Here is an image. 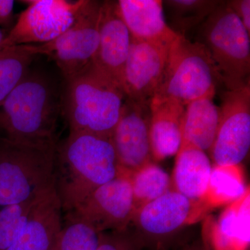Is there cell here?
Masks as SVG:
<instances>
[{
	"instance_id": "1",
	"label": "cell",
	"mask_w": 250,
	"mask_h": 250,
	"mask_svg": "<svg viewBox=\"0 0 250 250\" xmlns=\"http://www.w3.org/2000/svg\"><path fill=\"white\" fill-rule=\"evenodd\" d=\"M120 174L111 138L70 132L63 142L57 145L54 188L66 214Z\"/></svg>"
},
{
	"instance_id": "2",
	"label": "cell",
	"mask_w": 250,
	"mask_h": 250,
	"mask_svg": "<svg viewBox=\"0 0 250 250\" xmlns=\"http://www.w3.org/2000/svg\"><path fill=\"white\" fill-rule=\"evenodd\" d=\"M61 104L45 76L28 72L0 104V139L24 144L57 143Z\"/></svg>"
},
{
	"instance_id": "3",
	"label": "cell",
	"mask_w": 250,
	"mask_h": 250,
	"mask_svg": "<svg viewBox=\"0 0 250 250\" xmlns=\"http://www.w3.org/2000/svg\"><path fill=\"white\" fill-rule=\"evenodd\" d=\"M126 96L121 85L93 65L66 81L62 108L70 132L111 138Z\"/></svg>"
},
{
	"instance_id": "4",
	"label": "cell",
	"mask_w": 250,
	"mask_h": 250,
	"mask_svg": "<svg viewBox=\"0 0 250 250\" xmlns=\"http://www.w3.org/2000/svg\"><path fill=\"white\" fill-rule=\"evenodd\" d=\"M57 145L0 139V207L27 201L54 187Z\"/></svg>"
},
{
	"instance_id": "5",
	"label": "cell",
	"mask_w": 250,
	"mask_h": 250,
	"mask_svg": "<svg viewBox=\"0 0 250 250\" xmlns=\"http://www.w3.org/2000/svg\"><path fill=\"white\" fill-rule=\"evenodd\" d=\"M221 82L205 45L179 35L169 47L162 80L153 99L170 100L183 106L214 98Z\"/></svg>"
},
{
	"instance_id": "6",
	"label": "cell",
	"mask_w": 250,
	"mask_h": 250,
	"mask_svg": "<svg viewBox=\"0 0 250 250\" xmlns=\"http://www.w3.org/2000/svg\"><path fill=\"white\" fill-rule=\"evenodd\" d=\"M228 90L250 84V34L227 1L202 23L201 41Z\"/></svg>"
},
{
	"instance_id": "7",
	"label": "cell",
	"mask_w": 250,
	"mask_h": 250,
	"mask_svg": "<svg viewBox=\"0 0 250 250\" xmlns=\"http://www.w3.org/2000/svg\"><path fill=\"white\" fill-rule=\"evenodd\" d=\"M101 5V1L84 0L76 21L66 31L47 43L25 45L28 51L55 62L66 81L84 71L98 49Z\"/></svg>"
},
{
	"instance_id": "8",
	"label": "cell",
	"mask_w": 250,
	"mask_h": 250,
	"mask_svg": "<svg viewBox=\"0 0 250 250\" xmlns=\"http://www.w3.org/2000/svg\"><path fill=\"white\" fill-rule=\"evenodd\" d=\"M208 208L172 189L136 212L128 228L146 250H166L184 226Z\"/></svg>"
},
{
	"instance_id": "9",
	"label": "cell",
	"mask_w": 250,
	"mask_h": 250,
	"mask_svg": "<svg viewBox=\"0 0 250 250\" xmlns=\"http://www.w3.org/2000/svg\"><path fill=\"white\" fill-rule=\"evenodd\" d=\"M18 17L0 44V49L47 43L57 39L76 21L84 0H34Z\"/></svg>"
},
{
	"instance_id": "10",
	"label": "cell",
	"mask_w": 250,
	"mask_h": 250,
	"mask_svg": "<svg viewBox=\"0 0 250 250\" xmlns=\"http://www.w3.org/2000/svg\"><path fill=\"white\" fill-rule=\"evenodd\" d=\"M220 109L218 133L210 149L213 165H240L250 148V84L224 93Z\"/></svg>"
},
{
	"instance_id": "11",
	"label": "cell",
	"mask_w": 250,
	"mask_h": 250,
	"mask_svg": "<svg viewBox=\"0 0 250 250\" xmlns=\"http://www.w3.org/2000/svg\"><path fill=\"white\" fill-rule=\"evenodd\" d=\"M134 213L131 179L129 176L120 174L94 190L80 207L66 216L82 220L102 233L126 229Z\"/></svg>"
},
{
	"instance_id": "12",
	"label": "cell",
	"mask_w": 250,
	"mask_h": 250,
	"mask_svg": "<svg viewBox=\"0 0 250 250\" xmlns=\"http://www.w3.org/2000/svg\"><path fill=\"white\" fill-rule=\"evenodd\" d=\"M150 122V104L126 98L111 136L120 173L131 177L152 162Z\"/></svg>"
},
{
	"instance_id": "13",
	"label": "cell",
	"mask_w": 250,
	"mask_h": 250,
	"mask_svg": "<svg viewBox=\"0 0 250 250\" xmlns=\"http://www.w3.org/2000/svg\"><path fill=\"white\" fill-rule=\"evenodd\" d=\"M170 46L132 39L122 77L126 98L150 104L162 80Z\"/></svg>"
},
{
	"instance_id": "14",
	"label": "cell",
	"mask_w": 250,
	"mask_h": 250,
	"mask_svg": "<svg viewBox=\"0 0 250 250\" xmlns=\"http://www.w3.org/2000/svg\"><path fill=\"white\" fill-rule=\"evenodd\" d=\"M131 36L117 9L116 1L102 2L99 20V42L92 65L121 85Z\"/></svg>"
},
{
	"instance_id": "15",
	"label": "cell",
	"mask_w": 250,
	"mask_h": 250,
	"mask_svg": "<svg viewBox=\"0 0 250 250\" xmlns=\"http://www.w3.org/2000/svg\"><path fill=\"white\" fill-rule=\"evenodd\" d=\"M62 210L54 187L31 210L27 225L6 250H51L62 226Z\"/></svg>"
},
{
	"instance_id": "16",
	"label": "cell",
	"mask_w": 250,
	"mask_h": 250,
	"mask_svg": "<svg viewBox=\"0 0 250 250\" xmlns=\"http://www.w3.org/2000/svg\"><path fill=\"white\" fill-rule=\"evenodd\" d=\"M116 5L135 40L170 45L179 36L166 22L161 0H119Z\"/></svg>"
},
{
	"instance_id": "17",
	"label": "cell",
	"mask_w": 250,
	"mask_h": 250,
	"mask_svg": "<svg viewBox=\"0 0 250 250\" xmlns=\"http://www.w3.org/2000/svg\"><path fill=\"white\" fill-rule=\"evenodd\" d=\"M185 109L173 100L152 99L149 138L153 161H164L178 153Z\"/></svg>"
},
{
	"instance_id": "18",
	"label": "cell",
	"mask_w": 250,
	"mask_h": 250,
	"mask_svg": "<svg viewBox=\"0 0 250 250\" xmlns=\"http://www.w3.org/2000/svg\"><path fill=\"white\" fill-rule=\"evenodd\" d=\"M212 167L207 153L195 147H181L174 164L172 189L189 200L205 204Z\"/></svg>"
},
{
	"instance_id": "19",
	"label": "cell",
	"mask_w": 250,
	"mask_h": 250,
	"mask_svg": "<svg viewBox=\"0 0 250 250\" xmlns=\"http://www.w3.org/2000/svg\"><path fill=\"white\" fill-rule=\"evenodd\" d=\"M220 109L213 98L195 100L186 106L182 143L207 152L211 149L220 123Z\"/></svg>"
},
{
	"instance_id": "20",
	"label": "cell",
	"mask_w": 250,
	"mask_h": 250,
	"mask_svg": "<svg viewBox=\"0 0 250 250\" xmlns=\"http://www.w3.org/2000/svg\"><path fill=\"white\" fill-rule=\"evenodd\" d=\"M215 250H246L250 243L249 189L229 205L213 229Z\"/></svg>"
},
{
	"instance_id": "21",
	"label": "cell",
	"mask_w": 250,
	"mask_h": 250,
	"mask_svg": "<svg viewBox=\"0 0 250 250\" xmlns=\"http://www.w3.org/2000/svg\"><path fill=\"white\" fill-rule=\"evenodd\" d=\"M134 213L172 189V179L164 169L151 162L131 174Z\"/></svg>"
},
{
	"instance_id": "22",
	"label": "cell",
	"mask_w": 250,
	"mask_h": 250,
	"mask_svg": "<svg viewBox=\"0 0 250 250\" xmlns=\"http://www.w3.org/2000/svg\"><path fill=\"white\" fill-rule=\"evenodd\" d=\"M248 190L240 165L213 166L205 202L208 208L231 204Z\"/></svg>"
},
{
	"instance_id": "23",
	"label": "cell",
	"mask_w": 250,
	"mask_h": 250,
	"mask_svg": "<svg viewBox=\"0 0 250 250\" xmlns=\"http://www.w3.org/2000/svg\"><path fill=\"white\" fill-rule=\"evenodd\" d=\"M223 1L218 0H166L163 5L170 18L169 26L179 35L185 36L202 24Z\"/></svg>"
},
{
	"instance_id": "24",
	"label": "cell",
	"mask_w": 250,
	"mask_h": 250,
	"mask_svg": "<svg viewBox=\"0 0 250 250\" xmlns=\"http://www.w3.org/2000/svg\"><path fill=\"white\" fill-rule=\"evenodd\" d=\"M35 57L25 45L0 49V104L25 77Z\"/></svg>"
},
{
	"instance_id": "25",
	"label": "cell",
	"mask_w": 250,
	"mask_h": 250,
	"mask_svg": "<svg viewBox=\"0 0 250 250\" xmlns=\"http://www.w3.org/2000/svg\"><path fill=\"white\" fill-rule=\"evenodd\" d=\"M51 250H96L100 233L82 220L66 216Z\"/></svg>"
},
{
	"instance_id": "26",
	"label": "cell",
	"mask_w": 250,
	"mask_h": 250,
	"mask_svg": "<svg viewBox=\"0 0 250 250\" xmlns=\"http://www.w3.org/2000/svg\"><path fill=\"white\" fill-rule=\"evenodd\" d=\"M43 193L27 201L0 207V250H7L19 236L33 207Z\"/></svg>"
},
{
	"instance_id": "27",
	"label": "cell",
	"mask_w": 250,
	"mask_h": 250,
	"mask_svg": "<svg viewBox=\"0 0 250 250\" xmlns=\"http://www.w3.org/2000/svg\"><path fill=\"white\" fill-rule=\"evenodd\" d=\"M96 250H146L129 228L100 233Z\"/></svg>"
},
{
	"instance_id": "28",
	"label": "cell",
	"mask_w": 250,
	"mask_h": 250,
	"mask_svg": "<svg viewBox=\"0 0 250 250\" xmlns=\"http://www.w3.org/2000/svg\"><path fill=\"white\" fill-rule=\"evenodd\" d=\"M229 7L243 23L250 34V0H233L227 1Z\"/></svg>"
},
{
	"instance_id": "29",
	"label": "cell",
	"mask_w": 250,
	"mask_h": 250,
	"mask_svg": "<svg viewBox=\"0 0 250 250\" xmlns=\"http://www.w3.org/2000/svg\"><path fill=\"white\" fill-rule=\"evenodd\" d=\"M14 1L0 0V28L11 27L14 18Z\"/></svg>"
},
{
	"instance_id": "30",
	"label": "cell",
	"mask_w": 250,
	"mask_h": 250,
	"mask_svg": "<svg viewBox=\"0 0 250 250\" xmlns=\"http://www.w3.org/2000/svg\"><path fill=\"white\" fill-rule=\"evenodd\" d=\"M6 33H5L4 29L0 28V44L2 42V41L4 40L5 37L6 36Z\"/></svg>"
},
{
	"instance_id": "31",
	"label": "cell",
	"mask_w": 250,
	"mask_h": 250,
	"mask_svg": "<svg viewBox=\"0 0 250 250\" xmlns=\"http://www.w3.org/2000/svg\"><path fill=\"white\" fill-rule=\"evenodd\" d=\"M184 250H207L205 248H204L203 246H194L192 247V248H188V249H185Z\"/></svg>"
}]
</instances>
